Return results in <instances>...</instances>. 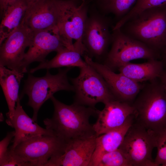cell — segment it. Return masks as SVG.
<instances>
[{
    "instance_id": "cell-18",
    "label": "cell",
    "mask_w": 166,
    "mask_h": 166,
    "mask_svg": "<svg viewBox=\"0 0 166 166\" xmlns=\"http://www.w3.org/2000/svg\"><path fill=\"white\" fill-rule=\"evenodd\" d=\"M134 121V114L131 115L120 127L96 137L95 149L89 166H97L104 154L119 148Z\"/></svg>"
},
{
    "instance_id": "cell-31",
    "label": "cell",
    "mask_w": 166,
    "mask_h": 166,
    "mask_svg": "<svg viewBox=\"0 0 166 166\" xmlns=\"http://www.w3.org/2000/svg\"><path fill=\"white\" fill-rule=\"evenodd\" d=\"M162 53L163 57V60L162 61L163 62L164 64H166V41Z\"/></svg>"
},
{
    "instance_id": "cell-16",
    "label": "cell",
    "mask_w": 166,
    "mask_h": 166,
    "mask_svg": "<svg viewBox=\"0 0 166 166\" xmlns=\"http://www.w3.org/2000/svg\"><path fill=\"white\" fill-rule=\"evenodd\" d=\"M57 0H42L28 6L22 23L33 32L57 27Z\"/></svg>"
},
{
    "instance_id": "cell-24",
    "label": "cell",
    "mask_w": 166,
    "mask_h": 166,
    "mask_svg": "<svg viewBox=\"0 0 166 166\" xmlns=\"http://www.w3.org/2000/svg\"><path fill=\"white\" fill-rule=\"evenodd\" d=\"M166 4V0H137L128 13L113 26L114 29L120 28L125 23L142 11L149 8Z\"/></svg>"
},
{
    "instance_id": "cell-33",
    "label": "cell",
    "mask_w": 166,
    "mask_h": 166,
    "mask_svg": "<svg viewBox=\"0 0 166 166\" xmlns=\"http://www.w3.org/2000/svg\"><path fill=\"white\" fill-rule=\"evenodd\" d=\"M4 120V117L2 113H0V121H2Z\"/></svg>"
},
{
    "instance_id": "cell-9",
    "label": "cell",
    "mask_w": 166,
    "mask_h": 166,
    "mask_svg": "<svg viewBox=\"0 0 166 166\" xmlns=\"http://www.w3.org/2000/svg\"><path fill=\"white\" fill-rule=\"evenodd\" d=\"M156 147V133L134 121L118 148L131 166H156L152 152Z\"/></svg>"
},
{
    "instance_id": "cell-30",
    "label": "cell",
    "mask_w": 166,
    "mask_h": 166,
    "mask_svg": "<svg viewBox=\"0 0 166 166\" xmlns=\"http://www.w3.org/2000/svg\"><path fill=\"white\" fill-rule=\"evenodd\" d=\"M159 79L163 85L166 93V69H164Z\"/></svg>"
},
{
    "instance_id": "cell-12",
    "label": "cell",
    "mask_w": 166,
    "mask_h": 166,
    "mask_svg": "<svg viewBox=\"0 0 166 166\" xmlns=\"http://www.w3.org/2000/svg\"><path fill=\"white\" fill-rule=\"evenodd\" d=\"M84 57L86 63L102 77L116 100L132 103L144 83L135 81L121 73H115L104 64L93 61L86 54Z\"/></svg>"
},
{
    "instance_id": "cell-22",
    "label": "cell",
    "mask_w": 166,
    "mask_h": 166,
    "mask_svg": "<svg viewBox=\"0 0 166 166\" xmlns=\"http://www.w3.org/2000/svg\"><path fill=\"white\" fill-rule=\"evenodd\" d=\"M26 0L8 6L0 16V45L22 24L28 7Z\"/></svg>"
},
{
    "instance_id": "cell-6",
    "label": "cell",
    "mask_w": 166,
    "mask_h": 166,
    "mask_svg": "<svg viewBox=\"0 0 166 166\" xmlns=\"http://www.w3.org/2000/svg\"><path fill=\"white\" fill-rule=\"evenodd\" d=\"M92 0H57L60 34L71 46L83 44L82 36Z\"/></svg>"
},
{
    "instance_id": "cell-17",
    "label": "cell",
    "mask_w": 166,
    "mask_h": 166,
    "mask_svg": "<svg viewBox=\"0 0 166 166\" xmlns=\"http://www.w3.org/2000/svg\"><path fill=\"white\" fill-rule=\"evenodd\" d=\"M30 118L25 112L19 98L16 103L14 117L11 120L7 119V124L15 130L12 145L9 148L13 150L21 143L32 137L40 135H56L49 129L44 128Z\"/></svg>"
},
{
    "instance_id": "cell-19",
    "label": "cell",
    "mask_w": 166,
    "mask_h": 166,
    "mask_svg": "<svg viewBox=\"0 0 166 166\" xmlns=\"http://www.w3.org/2000/svg\"><path fill=\"white\" fill-rule=\"evenodd\" d=\"M72 48L65 47L57 52L56 55L50 60L40 62L37 67L30 69L29 73H33L39 69L59 68L65 67L79 68L86 66L87 63L81 58L86 54V50L83 45L73 43Z\"/></svg>"
},
{
    "instance_id": "cell-10",
    "label": "cell",
    "mask_w": 166,
    "mask_h": 166,
    "mask_svg": "<svg viewBox=\"0 0 166 166\" xmlns=\"http://www.w3.org/2000/svg\"><path fill=\"white\" fill-rule=\"evenodd\" d=\"M66 143L57 135H40L22 142L13 150L28 166H45L50 158L63 153Z\"/></svg>"
},
{
    "instance_id": "cell-26",
    "label": "cell",
    "mask_w": 166,
    "mask_h": 166,
    "mask_svg": "<svg viewBox=\"0 0 166 166\" xmlns=\"http://www.w3.org/2000/svg\"><path fill=\"white\" fill-rule=\"evenodd\" d=\"M156 133L157 152L154 163L156 166H166V128Z\"/></svg>"
},
{
    "instance_id": "cell-8",
    "label": "cell",
    "mask_w": 166,
    "mask_h": 166,
    "mask_svg": "<svg viewBox=\"0 0 166 166\" xmlns=\"http://www.w3.org/2000/svg\"><path fill=\"white\" fill-rule=\"evenodd\" d=\"M111 19L100 13L91 3L82 38L86 54L100 59L106 57L111 44Z\"/></svg>"
},
{
    "instance_id": "cell-3",
    "label": "cell",
    "mask_w": 166,
    "mask_h": 166,
    "mask_svg": "<svg viewBox=\"0 0 166 166\" xmlns=\"http://www.w3.org/2000/svg\"><path fill=\"white\" fill-rule=\"evenodd\" d=\"M119 29L160 54L166 41V4L142 11Z\"/></svg>"
},
{
    "instance_id": "cell-21",
    "label": "cell",
    "mask_w": 166,
    "mask_h": 166,
    "mask_svg": "<svg viewBox=\"0 0 166 166\" xmlns=\"http://www.w3.org/2000/svg\"><path fill=\"white\" fill-rule=\"evenodd\" d=\"M24 74L0 65V84L9 109L6 113L7 120H11L14 117L15 104L19 98L20 84Z\"/></svg>"
},
{
    "instance_id": "cell-4",
    "label": "cell",
    "mask_w": 166,
    "mask_h": 166,
    "mask_svg": "<svg viewBox=\"0 0 166 166\" xmlns=\"http://www.w3.org/2000/svg\"><path fill=\"white\" fill-rule=\"evenodd\" d=\"M72 68L64 69L59 68L58 73L51 74L47 69L45 75L41 77L33 76L29 73L21 94L20 100L23 96L27 95L29 98L28 105L33 110L32 119L37 122L38 111L42 105L55 93L59 91H74L72 85L69 83L67 73Z\"/></svg>"
},
{
    "instance_id": "cell-23",
    "label": "cell",
    "mask_w": 166,
    "mask_h": 166,
    "mask_svg": "<svg viewBox=\"0 0 166 166\" xmlns=\"http://www.w3.org/2000/svg\"><path fill=\"white\" fill-rule=\"evenodd\" d=\"M137 0H92L93 4L101 14H112L117 22L126 15Z\"/></svg>"
},
{
    "instance_id": "cell-25",
    "label": "cell",
    "mask_w": 166,
    "mask_h": 166,
    "mask_svg": "<svg viewBox=\"0 0 166 166\" xmlns=\"http://www.w3.org/2000/svg\"><path fill=\"white\" fill-rule=\"evenodd\" d=\"M97 166H131L124 154L119 149L104 154Z\"/></svg>"
},
{
    "instance_id": "cell-1",
    "label": "cell",
    "mask_w": 166,
    "mask_h": 166,
    "mask_svg": "<svg viewBox=\"0 0 166 166\" xmlns=\"http://www.w3.org/2000/svg\"><path fill=\"white\" fill-rule=\"evenodd\" d=\"M54 111L52 117L43 122L46 128L65 141L96 135L89 122L92 116L97 115L99 110L75 103L65 104L53 96L50 98Z\"/></svg>"
},
{
    "instance_id": "cell-20",
    "label": "cell",
    "mask_w": 166,
    "mask_h": 166,
    "mask_svg": "<svg viewBox=\"0 0 166 166\" xmlns=\"http://www.w3.org/2000/svg\"><path fill=\"white\" fill-rule=\"evenodd\" d=\"M164 65L162 60L152 59L141 63L130 62L118 69L119 73L134 81L142 83L159 78L164 69Z\"/></svg>"
},
{
    "instance_id": "cell-15",
    "label": "cell",
    "mask_w": 166,
    "mask_h": 166,
    "mask_svg": "<svg viewBox=\"0 0 166 166\" xmlns=\"http://www.w3.org/2000/svg\"><path fill=\"white\" fill-rule=\"evenodd\" d=\"M104 105V109L98 110L97 120L93 124L97 136L120 127L135 112L132 104L127 102L115 100Z\"/></svg>"
},
{
    "instance_id": "cell-7",
    "label": "cell",
    "mask_w": 166,
    "mask_h": 166,
    "mask_svg": "<svg viewBox=\"0 0 166 166\" xmlns=\"http://www.w3.org/2000/svg\"><path fill=\"white\" fill-rule=\"evenodd\" d=\"M112 31L111 48L104 64L113 70L134 60L157 59L160 56L158 53L127 35L120 29Z\"/></svg>"
},
{
    "instance_id": "cell-5",
    "label": "cell",
    "mask_w": 166,
    "mask_h": 166,
    "mask_svg": "<svg viewBox=\"0 0 166 166\" xmlns=\"http://www.w3.org/2000/svg\"><path fill=\"white\" fill-rule=\"evenodd\" d=\"M80 69L78 76L70 79L75 92L74 103L95 108L99 103L105 104L116 100L102 77L92 67L87 64Z\"/></svg>"
},
{
    "instance_id": "cell-27",
    "label": "cell",
    "mask_w": 166,
    "mask_h": 166,
    "mask_svg": "<svg viewBox=\"0 0 166 166\" xmlns=\"http://www.w3.org/2000/svg\"><path fill=\"white\" fill-rule=\"evenodd\" d=\"M0 166H28L14 153L13 151L9 148L7 153L2 161L0 162Z\"/></svg>"
},
{
    "instance_id": "cell-11",
    "label": "cell",
    "mask_w": 166,
    "mask_h": 166,
    "mask_svg": "<svg viewBox=\"0 0 166 166\" xmlns=\"http://www.w3.org/2000/svg\"><path fill=\"white\" fill-rule=\"evenodd\" d=\"M21 64L24 73L29 65L35 61H45L50 53L57 52L65 47L71 48L59 33L58 28L33 32V36Z\"/></svg>"
},
{
    "instance_id": "cell-14",
    "label": "cell",
    "mask_w": 166,
    "mask_h": 166,
    "mask_svg": "<svg viewBox=\"0 0 166 166\" xmlns=\"http://www.w3.org/2000/svg\"><path fill=\"white\" fill-rule=\"evenodd\" d=\"M97 136L95 135L66 141L63 153L50 158L45 166H89Z\"/></svg>"
},
{
    "instance_id": "cell-28",
    "label": "cell",
    "mask_w": 166,
    "mask_h": 166,
    "mask_svg": "<svg viewBox=\"0 0 166 166\" xmlns=\"http://www.w3.org/2000/svg\"><path fill=\"white\" fill-rule=\"evenodd\" d=\"M15 134V131L8 132L6 137L0 142V162H2L6 155L9 148L8 146Z\"/></svg>"
},
{
    "instance_id": "cell-29",
    "label": "cell",
    "mask_w": 166,
    "mask_h": 166,
    "mask_svg": "<svg viewBox=\"0 0 166 166\" xmlns=\"http://www.w3.org/2000/svg\"><path fill=\"white\" fill-rule=\"evenodd\" d=\"M21 0H0V16L9 6Z\"/></svg>"
},
{
    "instance_id": "cell-32",
    "label": "cell",
    "mask_w": 166,
    "mask_h": 166,
    "mask_svg": "<svg viewBox=\"0 0 166 166\" xmlns=\"http://www.w3.org/2000/svg\"><path fill=\"white\" fill-rule=\"evenodd\" d=\"M27 2L28 6H29L42 0H26Z\"/></svg>"
},
{
    "instance_id": "cell-13",
    "label": "cell",
    "mask_w": 166,
    "mask_h": 166,
    "mask_svg": "<svg viewBox=\"0 0 166 166\" xmlns=\"http://www.w3.org/2000/svg\"><path fill=\"white\" fill-rule=\"evenodd\" d=\"M33 32L22 22L0 45V65L22 73L21 64Z\"/></svg>"
},
{
    "instance_id": "cell-2",
    "label": "cell",
    "mask_w": 166,
    "mask_h": 166,
    "mask_svg": "<svg viewBox=\"0 0 166 166\" xmlns=\"http://www.w3.org/2000/svg\"><path fill=\"white\" fill-rule=\"evenodd\" d=\"M132 104L135 122L156 133L166 128V93L159 78L144 83Z\"/></svg>"
}]
</instances>
